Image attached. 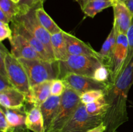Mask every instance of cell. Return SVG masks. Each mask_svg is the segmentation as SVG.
I'll return each mask as SVG.
<instances>
[{"instance_id":"obj_1","label":"cell","mask_w":133,"mask_h":132,"mask_svg":"<svg viewBox=\"0 0 133 132\" xmlns=\"http://www.w3.org/2000/svg\"><path fill=\"white\" fill-rule=\"evenodd\" d=\"M132 84L133 59L105 90V97L109 105L103 119L107 128L105 132H116L120 126L128 121L127 95Z\"/></svg>"},{"instance_id":"obj_2","label":"cell","mask_w":133,"mask_h":132,"mask_svg":"<svg viewBox=\"0 0 133 132\" xmlns=\"http://www.w3.org/2000/svg\"><path fill=\"white\" fill-rule=\"evenodd\" d=\"M25 69L31 86L58 78V62H49L42 59L19 58Z\"/></svg>"},{"instance_id":"obj_3","label":"cell","mask_w":133,"mask_h":132,"mask_svg":"<svg viewBox=\"0 0 133 132\" xmlns=\"http://www.w3.org/2000/svg\"><path fill=\"white\" fill-rule=\"evenodd\" d=\"M103 65L96 57L69 54L66 60L58 62V78L62 79L70 73L93 77L96 70Z\"/></svg>"},{"instance_id":"obj_4","label":"cell","mask_w":133,"mask_h":132,"mask_svg":"<svg viewBox=\"0 0 133 132\" xmlns=\"http://www.w3.org/2000/svg\"><path fill=\"white\" fill-rule=\"evenodd\" d=\"M81 95L74 89L66 86V90L61 96L57 116L45 132H61L80 104Z\"/></svg>"},{"instance_id":"obj_5","label":"cell","mask_w":133,"mask_h":132,"mask_svg":"<svg viewBox=\"0 0 133 132\" xmlns=\"http://www.w3.org/2000/svg\"><path fill=\"white\" fill-rule=\"evenodd\" d=\"M4 61L6 73L10 82L14 88L23 93L27 98L30 94L31 85L25 69L19 60L8 50Z\"/></svg>"},{"instance_id":"obj_6","label":"cell","mask_w":133,"mask_h":132,"mask_svg":"<svg viewBox=\"0 0 133 132\" xmlns=\"http://www.w3.org/2000/svg\"><path fill=\"white\" fill-rule=\"evenodd\" d=\"M103 119L88 113L86 105L81 102L61 132H87L103 122Z\"/></svg>"},{"instance_id":"obj_7","label":"cell","mask_w":133,"mask_h":132,"mask_svg":"<svg viewBox=\"0 0 133 132\" xmlns=\"http://www.w3.org/2000/svg\"><path fill=\"white\" fill-rule=\"evenodd\" d=\"M35 9H32L17 16L14 19L20 22L27 30L32 32L44 45L47 51L54 61H56L52 49L51 37V34L40 24L35 14Z\"/></svg>"},{"instance_id":"obj_8","label":"cell","mask_w":133,"mask_h":132,"mask_svg":"<svg viewBox=\"0 0 133 132\" xmlns=\"http://www.w3.org/2000/svg\"><path fill=\"white\" fill-rule=\"evenodd\" d=\"M66 85L74 89L80 94L91 90H106L109 82H102L96 80L93 77L70 73L65 75L62 78Z\"/></svg>"},{"instance_id":"obj_9","label":"cell","mask_w":133,"mask_h":132,"mask_svg":"<svg viewBox=\"0 0 133 132\" xmlns=\"http://www.w3.org/2000/svg\"><path fill=\"white\" fill-rule=\"evenodd\" d=\"M129 42L127 35L118 32L110 69V82H114L122 72L128 56Z\"/></svg>"},{"instance_id":"obj_10","label":"cell","mask_w":133,"mask_h":132,"mask_svg":"<svg viewBox=\"0 0 133 132\" xmlns=\"http://www.w3.org/2000/svg\"><path fill=\"white\" fill-rule=\"evenodd\" d=\"M13 31L12 38L10 40L11 54L16 58L42 59L40 56L31 47L27 40L16 31Z\"/></svg>"},{"instance_id":"obj_11","label":"cell","mask_w":133,"mask_h":132,"mask_svg":"<svg viewBox=\"0 0 133 132\" xmlns=\"http://www.w3.org/2000/svg\"><path fill=\"white\" fill-rule=\"evenodd\" d=\"M114 25L119 33L127 34L133 15L122 0H115L113 5Z\"/></svg>"},{"instance_id":"obj_12","label":"cell","mask_w":133,"mask_h":132,"mask_svg":"<svg viewBox=\"0 0 133 132\" xmlns=\"http://www.w3.org/2000/svg\"><path fill=\"white\" fill-rule=\"evenodd\" d=\"M68 53L70 55H85L94 56L100 60L99 52L95 50L89 44L77 38L71 34L63 31ZM101 61V60H100Z\"/></svg>"},{"instance_id":"obj_13","label":"cell","mask_w":133,"mask_h":132,"mask_svg":"<svg viewBox=\"0 0 133 132\" xmlns=\"http://www.w3.org/2000/svg\"><path fill=\"white\" fill-rule=\"evenodd\" d=\"M12 31H16L19 34L23 36L28 41L31 47L35 49V51L40 56L42 59L49 61V62H56L53 60L50 56L44 44L37 38L35 37L32 32L27 30L20 22L14 19L12 21Z\"/></svg>"},{"instance_id":"obj_14","label":"cell","mask_w":133,"mask_h":132,"mask_svg":"<svg viewBox=\"0 0 133 132\" xmlns=\"http://www.w3.org/2000/svg\"><path fill=\"white\" fill-rule=\"evenodd\" d=\"M26 103L25 95L14 87L0 92V104L2 107L19 109L25 107Z\"/></svg>"},{"instance_id":"obj_15","label":"cell","mask_w":133,"mask_h":132,"mask_svg":"<svg viewBox=\"0 0 133 132\" xmlns=\"http://www.w3.org/2000/svg\"><path fill=\"white\" fill-rule=\"evenodd\" d=\"M1 108L5 112L10 125L9 132H29L25 124L27 111L25 107L19 109L4 108L2 107Z\"/></svg>"},{"instance_id":"obj_16","label":"cell","mask_w":133,"mask_h":132,"mask_svg":"<svg viewBox=\"0 0 133 132\" xmlns=\"http://www.w3.org/2000/svg\"><path fill=\"white\" fill-rule=\"evenodd\" d=\"M118 34V31L116 28L115 26L113 25L109 36L103 44L100 51L99 52L100 60L104 65L109 68V71H110L112 67L113 54L116 44Z\"/></svg>"},{"instance_id":"obj_17","label":"cell","mask_w":133,"mask_h":132,"mask_svg":"<svg viewBox=\"0 0 133 132\" xmlns=\"http://www.w3.org/2000/svg\"><path fill=\"white\" fill-rule=\"evenodd\" d=\"M51 81H47L31 87L30 94L27 97V103L32 106L40 107L51 94Z\"/></svg>"},{"instance_id":"obj_18","label":"cell","mask_w":133,"mask_h":132,"mask_svg":"<svg viewBox=\"0 0 133 132\" xmlns=\"http://www.w3.org/2000/svg\"><path fill=\"white\" fill-rule=\"evenodd\" d=\"M61 97L51 95L40 106L44 118L45 131L49 129L51 123L57 116L61 104Z\"/></svg>"},{"instance_id":"obj_19","label":"cell","mask_w":133,"mask_h":132,"mask_svg":"<svg viewBox=\"0 0 133 132\" xmlns=\"http://www.w3.org/2000/svg\"><path fill=\"white\" fill-rule=\"evenodd\" d=\"M25 124L29 131L33 132H45L44 120L40 107L32 106L26 111Z\"/></svg>"},{"instance_id":"obj_20","label":"cell","mask_w":133,"mask_h":132,"mask_svg":"<svg viewBox=\"0 0 133 132\" xmlns=\"http://www.w3.org/2000/svg\"><path fill=\"white\" fill-rule=\"evenodd\" d=\"M51 42L55 60L57 62L66 60L69 54L68 53L66 40L63 34V30L61 32L51 35Z\"/></svg>"},{"instance_id":"obj_21","label":"cell","mask_w":133,"mask_h":132,"mask_svg":"<svg viewBox=\"0 0 133 132\" xmlns=\"http://www.w3.org/2000/svg\"><path fill=\"white\" fill-rule=\"evenodd\" d=\"M114 2L115 0H89L81 9L87 16L94 18L104 9L113 6Z\"/></svg>"},{"instance_id":"obj_22","label":"cell","mask_w":133,"mask_h":132,"mask_svg":"<svg viewBox=\"0 0 133 132\" xmlns=\"http://www.w3.org/2000/svg\"><path fill=\"white\" fill-rule=\"evenodd\" d=\"M35 14L40 24L51 35L61 32L62 31L45 11L43 6L36 8L35 9Z\"/></svg>"},{"instance_id":"obj_23","label":"cell","mask_w":133,"mask_h":132,"mask_svg":"<svg viewBox=\"0 0 133 132\" xmlns=\"http://www.w3.org/2000/svg\"><path fill=\"white\" fill-rule=\"evenodd\" d=\"M86 108L89 114L94 116H105L109 109V105L105 96L92 103L87 104Z\"/></svg>"},{"instance_id":"obj_24","label":"cell","mask_w":133,"mask_h":132,"mask_svg":"<svg viewBox=\"0 0 133 132\" xmlns=\"http://www.w3.org/2000/svg\"><path fill=\"white\" fill-rule=\"evenodd\" d=\"M0 10L7 16L11 22L21 12L19 5L12 0H0Z\"/></svg>"},{"instance_id":"obj_25","label":"cell","mask_w":133,"mask_h":132,"mask_svg":"<svg viewBox=\"0 0 133 132\" xmlns=\"http://www.w3.org/2000/svg\"><path fill=\"white\" fill-rule=\"evenodd\" d=\"M105 94V90H91L83 93L81 95V102L84 104L92 103L102 98Z\"/></svg>"},{"instance_id":"obj_26","label":"cell","mask_w":133,"mask_h":132,"mask_svg":"<svg viewBox=\"0 0 133 132\" xmlns=\"http://www.w3.org/2000/svg\"><path fill=\"white\" fill-rule=\"evenodd\" d=\"M126 35H127L129 42V53L128 56H127V59H126L125 62L124 63V65H123L122 71L128 66V65L131 63V61L133 59V18L131 25L129 28V30Z\"/></svg>"},{"instance_id":"obj_27","label":"cell","mask_w":133,"mask_h":132,"mask_svg":"<svg viewBox=\"0 0 133 132\" xmlns=\"http://www.w3.org/2000/svg\"><path fill=\"white\" fill-rule=\"evenodd\" d=\"M66 85L62 79H55L52 80L51 85V94L61 97L65 91Z\"/></svg>"},{"instance_id":"obj_28","label":"cell","mask_w":133,"mask_h":132,"mask_svg":"<svg viewBox=\"0 0 133 132\" xmlns=\"http://www.w3.org/2000/svg\"><path fill=\"white\" fill-rule=\"evenodd\" d=\"M93 78L96 80L102 82H109V79L110 78V72L109 68L104 65L97 69L94 74Z\"/></svg>"},{"instance_id":"obj_29","label":"cell","mask_w":133,"mask_h":132,"mask_svg":"<svg viewBox=\"0 0 133 132\" xmlns=\"http://www.w3.org/2000/svg\"><path fill=\"white\" fill-rule=\"evenodd\" d=\"M18 5L21 8V12L19 14L25 12L30 9H36L43 6L41 0H22Z\"/></svg>"},{"instance_id":"obj_30","label":"cell","mask_w":133,"mask_h":132,"mask_svg":"<svg viewBox=\"0 0 133 132\" xmlns=\"http://www.w3.org/2000/svg\"><path fill=\"white\" fill-rule=\"evenodd\" d=\"M12 36L13 31L9 27V23L0 22V41H3L5 39H9V41H10Z\"/></svg>"},{"instance_id":"obj_31","label":"cell","mask_w":133,"mask_h":132,"mask_svg":"<svg viewBox=\"0 0 133 132\" xmlns=\"http://www.w3.org/2000/svg\"><path fill=\"white\" fill-rule=\"evenodd\" d=\"M10 125L3 109H0V131L1 132H9Z\"/></svg>"},{"instance_id":"obj_32","label":"cell","mask_w":133,"mask_h":132,"mask_svg":"<svg viewBox=\"0 0 133 132\" xmlns=\"http://www.w3.org/2000/svg\"><path fill=\"white\" fill-rule=\"evenodd\" d=\"M12 87L7 76L0 75V92Z\"/></svg>"},{"instance_id":"obj_33","label":"cell","mask_w":133,"mask_h":132,"mask_svg":"<svg viewBox=\"0 0 133 132\" xmlns=\"http://www.w3.org/2000/svg\"><path fill=\"white\" fill-rule=\"evenodd\" d=\"M106 126L103 122L100 125L95 127L94 128H92V129H90V130H88L87 132H105L106 131Z\"/></svg>"},{"instance_id":"obj_34","label":"cell","mask_w":133,"mask_h":132,"mask_svg":"<svg viewBox=\"0 0 133 132\" xmlns=\"http://www.w3.org/2000/svg\"><path fill=\"white\" fill-rule=\"evenodd\" d=\"M0 22H3V23H9V22H10V19L7 17V16L1 10H0Z\"/></svg>"},{"instance_id":"obj_35","label":"cell","mask_w":133,"mask_h":132,"mask_svg":"<svg viewBox=\"0 0 133 132\" xmlns=\"http://www.w3.org/2000/svg\"><path fill=\"white\" fill-rule=\"evenodd\" d=\"M133 15V0H122Z\"/></svg>"},{"instance_id":"obj_36","label":"cell","mask_w":133,"mask_h":132,"mask_svg":"<svg viewBox=\"0 0 133 132\" xmlns=\"http://www.w3.org/2000/svg\"><path fill=\"white\" fill-rule=\"evenodd\" d=\"M76 1L79 3V5H80V6H81V9H82V8H83V6L86 5V3H87L88 2L89 0H76Z\"/></svg>"},{"instance_id":"obj_37","label":"cell","mask_w":133,"mask_h":132,"mask_svg":"<svg viewBox=\"0 0 133 132\" xmlns=\"http://www.w3.org/2000/svg\"><path fill=\"white\" fill-rule=\"evenodd\" d=\"M12 1H14V2L16 3H19L20 2V1H22V0H12Z\"/></svg>"},{"instance_id":"obj_38","label":"cell","mask_w":133,"mask_h":132,"mask_svg":"<svg viewBox=\"0 0 133 132\" xmlns=\"http://www.w3.org/2000/svg\"><path fill=\"white\" fill-rule=\"evenodd\" d=\"M41 1H42V3H44L45 2V1H46V0H41Z\"/></svg>"},{"instance_id":"obj_39","label":"cell","mask_w":133,"mask_h":132,"mask_svg":"<svg viewBox=\"0 0 133 132\" xmlns=\"http://www.w3.org/2000/svg\"></svg>"}]
</instances>
